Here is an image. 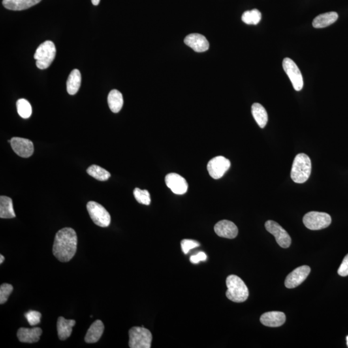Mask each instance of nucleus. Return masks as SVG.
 <instances>
[{
    "label": "nucleus",
    "mask_w": 348,
    "mask_h": 348,
    "mask_svg": "<svg viewBox=\"0 0 348 348\" xmlns=\"http://www.w3.org/2000/svg\"><path fill=\"white\" fill-rule=\"evenodd\" d=\"M78 245V237L75 230L64 228L55 234L53 245V255L62 262H67L75 255Z\"/></svg>",
    "instance_id": "1"
},
{
    "label": "nucleus",
    "mask_w": 348,
    "mask_h": 348,
    "mask_svg": "<svg viewBox=\"0 0 348 348\" xmlns=\"http://www.w3.org/2000/svg\"><path fill=\"white\" fill-rule=\"evenodd\" d=\"M226 283L228 288L226 296L228 299L240 303L245 302L249 298V289L240 277L235 275H229L226 279Z\"/></svg>",
    "instance_id": "2"
},
{
    "label": "nucleus",
    "mask_w": 348,
    "mask_h": 348,
    "mask_svg": "<svg viewBox=\"0 0 348 348\" xmlns=\"http://www.w3.org/2000/svg\"><path fill=\"white\" fill-rule=\"evenodd\" d=\"M311 162L305 153H298L295 158L291 171L292 180L296 183H304L310 176Z\"/></svg>",
    "instance_id": "3"
},
{
    "label": "nucleus",
    "mask_w": 348,
    "mask_h": 348,
    "mask_svg": "<svg viewBox=\"0 0 348 348\" xmlns=\"http://www.w3.org/2000/svg\"><path fill=\"white\" fill-rule=\"evenodd\" d=\"M56 49L54 43L46 41L38 47L34 54L36 66L40 69L44 70L50 67L55 58Z\"/></svg>",
    "instance_id": "4"
},
{
    "label": "nucleus",
    "mask_w": 348,
    "mask_h": 348,
    "mask_svg": "<svg viewBox=\"0 0 348 348\" xmlns=\"http://www.w3.org/2000/svg\"><path fill=\"white\" fill-rule=\"evenodd\" d=\"M152 335L148 329L133 327L129 330V347L130 348H150Z\"/></svg>",
    "instance_id": "5"
},
{
    "label": "nucleus",
    "mask_w": 348,
    "mask_h": 348,
    "mask_svg": "<svg viewBox=\"0 0 348 348\" xmlns=\"http://www.w3.org/2000/svg\"><path fill=\"white\" fill-rule=\"evenodd\" d=\"M87 208L90 217L96 225L102 228L107 227L110 225V213L101 204L95 201H90L87 204Z\"/></svg>",
    "instance_id": "6"
},
{
    "label": "nucleus",
    "mask_w": 348,
    "mask_h": 348,
    "mask_svg": "<svg viewBox=\"0 0 348 348\" xmlns=\"http://www.w3.org/2000/svg\"><path fill=\"white\" fill-rule=\"evenodd\" d=\"M303 223L309 230H319L328 227L332 223V218L326 213L310 212L303 217Z\"/></svg>",
    "instance_id": "7"
},
{
    "label": "nucleus",
    "mask_w": 348,
    "mask_h": 348,
    "mask_svg": "<svg viewBox=\"0 0 348 348\" xmlns=\"http://www.w3.org/2000/svg\"><path fill=\"white\" fill-rule=\"evenodd\" d=\"M283 67L286 73L289 77L290 81L296 91H300L303 88L304 82L302 74L296 63L290 58L286 57L283 61Z\"/></svg>",
    "instance_id": "8"
},
{
    "label": "nucleus",
    "mask_w": 348,
    "mask_h": 348,
    "mask_svg": "<svg viewBox=\"0 0 348 348\" xmlns=\"http://www.w3.org/2000/svg\"><path fill=\"white\" fill-rule=\"evenodd\" d=\"M231 166V163L223 156L213 157L208 162L207 170L210 176L215 179H219L225 175Z\"/></svg>",
    "instance_id": "9"
},
{
    "label": "nucleus",
    "mask_w": 348,
    "mask_h": 348,
    "mask_svg": "<svg viewBox=\"0 0 348 348\" xmlns=\"http://www.w3.org/2000/svg\"><path fill=\"white\" fill-rule=\"evenodd\" d=\"M265 228L268 232L272 234L276 239L279 246L284 249L290 247L292 243V239L289 234L280 225L273 221L266 222Z\"/></svg>",
    "instance_id": "10"
},
{
    "label": "nucleus",
    "mask_w": 348,
    "mask_h": 348,
    "mask_svg": "<svg viewBox=\"0 0 348 348\" xmlns=\"http://www.w3.org/2000/svg\"><path fill=\"white\" fill-rule=\"evenodd\" d=\"M10 145L12 150L19 156L28 158L33 154L34 150L33 143L28 139L14 137L11 139Z\"/></svg>",
    "instance_id": "11"
},
{
    "label": "nucleus",
    "mask_w": 348,
    "mask_h": 348,
    "mask_svg": "<svg viewBox=\"0 0 348 348\" xmlns=\"http://www.w3.org/2000/svg\"><path fill=\"white\" fill-rule=\"evenodd\" d=\"M166 186L177 195H183L187 192L189 185L186 179L176 173H170L165 177Z\"/></svg>",
    "instance_id": "12"
},
{
    "label": "nucleus",
    "mask_w": 348,
    "mask_h": 348,
    "mask_svg": "<svg viewBox=\"0 0 348 348\" xmlns=\"http://www.w3.org/2000/svg\"><path fill=\"white\" fill-rule=\"evenodd\" d=\"M311 269L308 266H302L297 268L290 273L285 280V286L288 288L298 287L306 280Z\"/></svg>",
    "instance_id": "13"
},
{
    "label": "nucleus",
    "mask_w": 348,
    "mask_h": 348,
    "mask_svg": "<svg viewBox=\"0 0 348 348\" xmlns=\"http://www.w3.org/2000/svg\"><path fill=\"white\" fill-rule=\"evenodd\" d=\"M215 232L217 236L227 239L236 238L238 234V228L232 221L223 220L219 221L214 226Z\"/></svg>",
    "instance_id": "14"
},
{
    "label": "nucleus",
    "mask_w": 348,
    "mask_h": 348,
    "mask_svg": "<svg viewBox=\"0 0 348 348\" xmlns=\"http://www.w3.org/2000/svg\"><path fill=\"white\" fill-rule=\"evenodd\" d=\"M185 44L197 52H203L208 50L209 43L204 36L200 34H189L185 39Z\"/></svg>",
    "instance_id": "15"
},
{
    "label": "nucleus",
    "mask_w": 348,
    "mask_h": 348,
    "mask_svg": "<svg viewBox=\"0 0 348 348\" xmlns=\"http://www.w3.org/2000/svg\"><path fill=\"white\" fill-rule=\"evenodd\" d=\"M260 321L263 325L268 327H279L285 324L286 315L281 311H270L262 314Z\"/></svg>",
    "instance_id": "16"
},
{
    "label": "nucleus",
    "mask_w": 348,
    "mask_h": 348,
    "mask_svg": "<svg viewBox=\"0 0 348 348\" xmlns=\"http://www.w3.org/2000/svg\"><path fill=\"white\" fill-rule=\"evenodd\" d=\"M42 334V330L40 328H21L17 332V337L21 343L32 344L39 341Z\"/></svg>",
    "instance_id": "17"
},
{
    "label": "nucleus",
    "mask_w": 348,
    "mask_h": 348,
    "mask_svg": "<svg viewBox=\"0 0 348 348\" xmlns=\"http://www.w3.org/2000/svg\"><path fill=\"white\" fill-rule=\"evenodd\" d=\"M104 330V324L101 321L97 320V321L94 322L85 335V342L89 344L97 343L101 339Z\"/></svg>",
    "instance_id": "18"
},
{
    "label": "nucleus",
    "mask_w": 348,
    "mask_h": 348,
    "mask_svg": "<svg viewBox=\"0 0 348 348\" xmlns=\"http://www.w3.org/2000/svg\"><path fill=\"white\" fill-rule=\"evenodd\" d=\"M74 320H67L63 317H59L57 322V334L59 339L65 341L71 335L72 328L75 326Z\"/></svg>",
    "instance_id": "19"
},
{
    "label": "nucleus",
    "mask_w": 348,
    "mask_h": 348,
    "mask_svg": "<svg viewBox=\"0 0 348 348\" xmlns=\"http://www.w3.org/2000/svg\"><path fill=\"white\" fill-rule=\"evenodd\" d=\"M42 0H3L4 7L8 10H23L39 3Z\"/></svg>",
    "instance_id": "20"
},
{
    "label": "nucleus",
    "mask_w": 348,
    "mask_h": 348,
    "mask_svg": "<svg viewBox=\"0 0 348 348\" xmlns=\"http://www.w3.org/2000/svg\"><path fill=\"white\" fill-rule=\"evenodd\" d=\"M338 14L335 12H326L319 15L313 21V27L316 29H321L330 26L338 19Z\"/></svg>",
    "instance_id": "21"
},
{
    "label": "nucleus",
    "mask_w": 348,
    "mask_h": 348,
    "mask_svg": "<svg viewBox=\"0 0 348 348\" xmlns=\"http://www.w3.org/2000/svg\"><path fill=\"white\" fill-rule=\"evenodd\" d=\"M16 217L11 198L1 196L0 197V217L1 219H12Z\"/></svg>",
    "instance_id": "22"
},
{
    "label": "nucleus",
    "mask_w": 348,
    "mask_h": 348,
    "mask_svg": "<svg viewBox=\"0 0 348 348\" xmlns=\"http://www.w3.org/2000/svg\"><path fill=\"white\" fill-rule=\"evenodd\" d=\"M82 82V76L80 70L74 69L68 76L67 82V90L70 95H74L78 93Z\"/></svg>",
    "instance_id": "23"
},
{
    "label": "nucleus",
    "mask_w": 348,
    "mask_h": 348,
    "mask_svg": "<svg viewBox=\"0 0 348 348\" xmlns=\"http://www.w3.org/2000/svg\"><path fill=\"white\" fill-rule=\"evenodd\" d=\"M251 113L256 122L258 124L261 129L265 127L268 121V113H267L265 108L257 102L253 104L251 106Z\"/></svg>",
    "instance_id": "24"
},
{
    "label": "nucleus",
    "mask_w": 348,
    "mask_h": 348,
    "mask_svg": "<svg viewBox=\"0 0 348 348\" xmlns=\"http://www.w3.org/2000/svg\"><path fill=\"white\" fill-rule=\"evenodd\" d=\"M108 104L111 111L118 113L123 105L122 94L117 90H112L108 96Z\"/></svg>",
    "instance_id": "25"
},
{
    "label": "nucleus",
    "mask_w": 348,
    "mask_h": 348,
    "mask_svg": "<svg viewBox=\"0 0 348 348\" xmlns=\"http://www.w3.org/2000/svg\"><path fill=\"white\" fill-rule=\"evenodd\" d=\"M87 174L98 181H105L110 178V172L100 166L93 164L87 170Z\"/></svg>",
    "instance_id": "26"
},
{
    "label": "nucleus",
    "mask_w": 348,
    "mask_h": 348,
    "mask_svg": "<svg viewBox=\"0 0 348 348\" xmlns=\"http://www.w3.org/2000/svg\"><path fill=\"white\" fill-rule=\"evenodd\" d=\"M17 110L18 114L22 118H29L32 115V106L30 102L25 99H20L16 102Z\"/></svg>",
    "instance_id": "27"
},
{
    "label": "nucleus",
    "mask_w": 348,
    "mask_h": 348,
    "mask_svg": "<svg viewBox=\"0 0 348 348\" xmlns=\"http://www.w3.org/2000/svg\"><path fill=\"white\" fill-rule=\"evenodd\" d=\"M261 20V13L259 10L253 9L245 12L242 16L243 22L249 25H257Z\"/></svg>",
    "instance_id": "28"
},
{
    "label": "nucleus",
    "mask_w": 348,
    "mask_h": 348,
    "mask_svg": "<svg viewBox=\"0 0 348 348\" xmlns=\"http://www.w3.org/2000/svg\"><path fill=\"white\" fill-rule=\"evenodd\" d=\"M134 196L139 203L149 205L151 202L150 193L147 190H141L136 188L134 191Z\"/></svg>",
    "instance_id": "29"
},
{
    "label": "nucleus",
    "mask_w": 348,
    "mask_h": 348,
    "mask_svg": "<svg viewBox=\"0 0 348 348\" xmlns=\"http://www.w3.org/2000/svg\"><path fill=\"white\" fill-rule=\"evenodd\" d=\"M13 291V287L10 284L4 283L0 287V304H3L7 302L8 297Z\"/></svg>",
    "instance_id": "30"
},
{
    "label": "nucleus",
    "mask_w": 348,
    "mask_h": 348,
    "mask_svg": "<svg viewBox=\"0 0 348 348\" xmlns=\"http://www.w3.org/2000/svg\"><path fill=\"white\" fill-rule=\"evenodd\" d=\"M25 317L31 326H36L39 324L42 314L39 311L31 310L25 313Z\"/></svg>",
    "instance_id": "31"
},
{
    "label": "nucleus",
    "mask_w": 348,
    "mask_h": 348,
    "mask_svg": "<svg viewBox=\"0 0 348 348\" xmlns=\"http://www.w3.org/2000/svg\"><path fill=\"white\" fill-rule=\"evenodd\" d=\"M181 249L185 254L189 253L192 249H196V248L200 246L199 243L197 241L190 240V239H184L181 241Z\"/></svg>",
    "instance_id": "32"
},
{
    "label": "nucleus",
    "mask_w": 348,
    "mask_h": 348,
    "mask_svg": "<svg viewBox=\"0 0 348 348\" xmlns=\"http://www.w3.org/2000/svg\"><path fill=\"white\" fill-rule=\"evenodd\" d=\"M339 275L342 277H347L348 275V254L345 258L343 261L342 262L341 265L339 267L338 270Z\"/></svg>",
    "instance_id": "33"
},
{
    "label": "nucleus",
    "mask_w": 348,
    "mask_h": 348,
    "mask_svg": "<svg viewBox=\"0 0 348 348\" xmlns=\"http://www.w3.org/2000/svg\"><path fill=\"white\" fill-rule=\"evenodd\" d=\"M207 256L206 254L204 252H199L197 254V255L191 256V262L193 264H198V262L200 261H204L206 260Z\"/></svg>",
    "instance_id": "34"
},
{
    "label": "nucleus",
    "mask_w": 348,
    "mask_h": 348,
    "mask_svg": "<svg viewBox=\"0 0 348 348\" xmlns=\"http://www.w3.org/2000/svg\"><path fill=\"white\" fill-rule=\"evenodd\" d=\"M100 0H92V3L94 5H98L99 3Z\"/></svg>",
    "instance_id": "35"
},
{
    "label": "nucleus",
    "mask_w": 348,
    "mask_h": 348,
    "mask_svg": "<svg viewBox=\"0 0 348 348\" xmlns=\"http://www.w3.org/2000/svg\"><path fill=\"white\" fill-rule=\"evenodd\" d=\"M4 260H5V257H4V256L3 255H0V264L3 263Z\"/></svg>",
    "instance_id": "36"
},
{
    "label": "nucleus",
    "mask_w": 348,
    "mask_h": 348,
    "mask_svg": "<svg viewBox=\"0 0 348 348\" xmlns=\"http://www.w3.org/2000/svg\"><path fill=\"white\" fill-rule=\"evenodd\" d=\"M347 345L348 347V336L347 337Z\"/></svg>",
    "instance_id": "37"
}]
</instances>
